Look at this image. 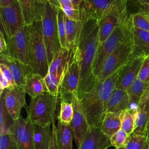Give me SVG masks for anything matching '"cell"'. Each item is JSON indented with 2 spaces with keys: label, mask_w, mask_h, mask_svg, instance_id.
Returning a JSON list of instances; mask_svg holds the SVG:
<instances>
[{
  "label": "cell",
  "mask_w": 149,
  "mask_h": 149,
  "mask_svg": "<svg viewBox=\"0 0 149 149\" xmlns=\"http://www.w3.org/2000/svg\"><path fill=\"white\" fill-rule=\"evenodd\" d=\"M132 58L149 55V32L132 25Z\"/></svg>",
  "instance_id": "ffe728a7"
},
{
  "label": "cell",
  "mask_w": 149,
  "mask_h": 149,
  "mask_svg": "<svg viewBox=\"0 0 149 149\" xmlns=\"http://www.w3.org/2000/svg\"><path fill=\"white\" fill-rule=\"evenodd\" d=\"M146 136L147 137V139L148 141H149V122H148V125H147V129H146Z\"/></svg>",
  "instance_id": "681fc988"
},
{
  "label": "cell",
  "mask_w": 149,
  "mask_h": 149,
  "mask_svg": "<svg viewBox=\"0 0 149 149\" xmlns=\"http://www.w3.org/2000/svg\"><path fill=\"white\" fill-rule=\"evenodd\" d=\"M70 102L73 108V116L70 126L74 134L77 148L79 149L88 132L90 125L86 118L80 100L79 99L76 93L72 95Z\"/></svg>",
  "instance_id": "7c38bea8"
},
{
  "label": "cell",
  "mask_w": 149,
  "mask_h": 149,
  "mask_svg": "<svg viewBox=\"0 0 149 149\" xmlns=\"http://www.w3.org/2000/svg\"><path fill=\"white\" fill-rule=\"evenodd\" d=\"M120 69L104 81L96 82L92 89L80 100L90 126L100 127Z\"/></svg>",
  "instance_id": "7a4b0ae2"
},
{
  "label": "cell",
  "mask_w": 149,
  "mask_h": 149,
  "mask_svg": "<svg viewBox=\"0 0 149 149\" xmlns=\"http://www.w3.org/2000/svg\"><path fill=\"white\" fill-rule=\"evenodd\" d=\"M7 49L5 53L23 63L30 62V41L28 26L24 25L13 36L6 38Z\"/></svg>",
  "instance_id": "30bf717a"
},
{
  "label": "cell",
  "mask_w": 149,
  "mask_h": 149,
  "mask_svg": "<svg viewBox=\"0 0 149 149\" xmlns=\"http://www.w3.org/2000/svg\"><path fill=\"white\" fill-rule=\"evenodd\" d=\"M132 30L131 15L128 13L110 36L103 42L99 44L93 65V72L96 79L108 56L121 44L131 38Z\"/></svg>",
  "instance_id": "3957f363"
},
{
  "label": "cell",
  "mask_w": 149,
  "mask_h": 149,
  "mask_svg": "<svg viewBox=\"0 0 149 149\" xmlns=\"http://www.w3.org/2000/svg\"><path fill=\"white\" fill-rule=\"evenodd\" d=\"M139 8L140 11H142L149 17V4L141 3H134Z\"/></svg>",
  "instance_id": "f6af8a7d"
},
{
  "label": "cell",
  "mask_w": 149,
  "mask_h": 149,
  "mask_svg": "<svg viewBox=\"0 0 149 149\" xmlns=\"http://www.w3.org/2000/svg\"><path fill=\"white\" fill-rule=\"evenodd\" d=\"M44 79L47 87L48 93L52 95L58 97L59 87L62 81L61 79L56 74L49 72H48Z\"/></svg>",
  "instance_id": "836d02e7"
},
{
  "label": "cell",
  "mask_w": 149,
  "mask_h": 149,
  "mask_svg": "<svg viewBox=\"0 0 149 149\" xmlns=\"http://www.w3.org/2000/svg\"><path fill=\"white\" fill-rule=\"evenodd\" d=\"M0 63L9 68L13 74L17 87L24 90L26 76L29 73L32 72L30 66L23 63L5 52L0 53Z\"/></svg>",
  "instance_id": "2e32d148"
},
{
  "label": "cell",
  "mask_w": 149,
  "mask_h": 149,
  "mask_svg": "<svg viewBox=\"0 0 149 149\" xmlns=\"http://www.w3.org/2000/svg\"><path fill=\"white\" fill-rule=\"evenodd\" d=\"M128 0H118L106 14L98 21L99 44L103 42L129 13Z\"/></svg>",
  "instance_id": "9c48e42d"
},
{
  "label": "cell",
  "mask_w": 149,
  "mask_h": 149,
  "mask_svg": "<svg viewBox=\"0 0 149 149\" xmlns=\"http://www.w3.org/2000/svg\"><path fill=\"white\" fill-rule=\"evenodd\" d=\"M5 105L14 120L19 118L23 107H26L25 100L26 92L19 87L4 90Z\"/></svg>",
  "instance_id": "9a60e30c"
},
{
  "label": "cell",
  "mask_w": 149,
  "mask_h": 149,
  "mask_svg": "<svg viewBox=\"0 0 149 149\" xmlns=\"http://www.w3.org/2000/svg\"><path fill=\"white\" fill-rule=\"evenodd\" d=\"M10 88V85L6 77L0 73V94L2 93L4 90Z\"/></svg>",
  "instance_id": "7bdbcfd3"
},
{
  "label": "cell",
  "mask_w": 149,
  "mask_h": 149,
  "mask_svg": "<svg viewBox=\"0 0 149 149\" xmlns=\"http://www.w3.org/2000/svg\"><path fill=\"white\" fill-rule=\"evenodd\" d=\"M71 52L72 50L60 47L55 52L51 63L49 65L48 72L56 74L62 80Z\"/></svg>",
  "instance_id": "44dd1931"
},
{
  "label": "cell",
  "mask_w": 149,
  "mask_h": 149,
  "mask_svg": "<svg viewBox=\"0 0 149 149\" xmlns=\"http://www.w3.org/2000/svg\"><path fill=\"white\" fill-rule=\"evenodd\" d=\"M129 136L124 130L120 129L110 138L111 146L114 147L115 148L125 147Z\"/></svg>",
  "instance_id": "8d00e7d4"
},
{
  "label": "cell",
  "mask_w": 149,
  "mask_h": 149,
  "mask_svg": "<svg viewBox=\"0 0 149 149\" xmlns=\"http://www.w3.org/2000/svg\"><path fill=\"white\" fill-rule=\"evenodd\" d=\"M145 58L144 56H139L131 58L127 61L119 71L115 88L127 90L132 83L138 77Z\"/></svg>",
  "instance_id": "4fadbf2b"
},
{
  "label": "cell",
  "mask_w": 149,
  "mask_h": 149,
  "mask_svg": "<svg viewBox=\"0 0 149 149\" xmlns=\"http://www.w3.org/2000/svg\"><path fill=\"white\" fill-rule=\"evenodd\" d=\"M65 16L69 19L74 21H81V10L73 7V6H61L60 7Z\"/></svg>",
  "instance_id": "f35d334b"
},
{
  "label": "cell",
  "mask_w": 149,
  "mask_h": 149,
  "mask_svg": "<svg viewBox=\"0 0 149 149\" xmlns=\"http://www.w3.org/2000/svg\"><path fill=\"white\" fill-rule=\"evenodd\" d=\"M134 3H146L149 4V0H131Z\"/></svg>",
  "instance_id": "c3c4849f"
},
{
  "label": "cell",
  "mask_w": 149,
  "mask_h": 149,
  "mask_svg": "<svg viewBox=\"0 0 149 149\" xmlns=\"http://www.w3.org/2000/svg\"><path fill=\"white\" fill-rule=\"evenodd\" d=\"M57 9V24L58 37L61 47L66 48V30L65 24V13L60 8Z\"/></svg>",
  "instance_id": "e575fe53"
},
{
  "label": "cell",
  "mask_w": 149,
  "mask_h": 149,
  "mask_svg": "<svg viewBox=\"0 0 149 149\" xmlns=\"http://www.w3.org/2000/svg\"><path fill=\"white\" fill-rule=\"evenodd\" d=\"M118 0H83L80 5L82 15L99 21Z\"/></svg>",
  "instance_id": "ac0fdd59"
},
{
  "label": "cell",
  "mask_w": 149,
  "mask_h": 149,
  "mask_svg": "<svg viewBox=\"0 0 149 149\" xmlns=\"http://www.w3.org/2000/svg\"><path fill=\"white\" fill-rule=\"evenodd\" d=\"M111 146L110 139L101 132L100 127L90 126L79 149H108Z\"/></svg>",
  "instance_id": "d6986e66"
},
{
  "label": "cell",
  "mask_w": 149,
  "mask_h": 149,
  "mask_svg": "<svg viewBox=\"0 0 149 149\" xmlns=\"http://www.w3.org/2000/svg\"><path fill=\"white\" fill-rule=\"evenodd\" d=\"M73 116V108L70 102L61 101L58 120L67 125H70Z\"/></svg>",
  "instance_id": "1f68e13d"
},
{
  "label": "cell",
  "mask_w": 149,
  "mask_h": 149,
  "mask_svg": "<svg viewBox=\"0 0 149 149\" xmlns=\"http://www.w3.org/2000/svg\"><path fill=\"white\" fill-rule=\"evenodd\" d=\"M115 149H126L125 147H121V148H115Z\"/></svg>",
  "instance_id": "816d5d0a"
},
{
  "label": "cell",
  "mask_w": 149,
  "mask_h": 149,
  "mask_svg": "<svg viewBox=\"0 0 149 149\" xmlns=\"http://www.w3.org/2000/svg\"><path fill=\"white\" fill-rule=\"evenodd\" d=\"M24 91L30 98L36 97L44 93H48L44 77L33 72H30L26 76Z\"/></svg>",
  "instance_id": "7402d4cb"
},
{
  "label": "cell",
  "mask_w": 149,
  "mask_h": 149,
  "mask_svg": "<svg viewBox=\"0 0 149 149\" xmlns=\"http://www.w3.org/2000/svg\"><path fill=\"white\" fill-rule=\"evenodd\" d=\"M148 149H149V147H148Z\"/></svg>",
  "instance_id": "f5cc1de1"
},
{
  "label": "cell",
  "mask_w": 149,
  "mask_h": 149,
  "mask_svg": "<svg viewBox=\"0 0 149 149\" xmlns=\"http://www.w3.org/2000/svg\"><path fill=\"white\" fill-rule=\"evenodd\" d=\"M36 2L41 5H44L47 2H48L49 0H36Z\"/></svg>",
  "instance_id": "f907efd6"
},
{
  "label": "cell",
  "mask_w": 149,
  "mask_h": 149,
  "mask_svg": "<svg viewBox=\"0 0 149 149\" xmlns=\"http://www.w3.org/2000/svg\"><path fill=\"white\" fill-rule=\"evenodd\" d=\"M59 101L58 97L49 93H44L36 97L30 98L26 106L27 116L33 124L41 126L51 125L55 120V114Z\"/></svg>",
  "instance_id": "5b68a950"
},
{
  "label": "cell",
  "mask_w": 149,
  "mask_h": 149,
  "mask_svg": "<svg viewBox=\"0 0 149 149\" xmlns=\"http://www.w3.org/2000/svg\"><path fill=\"white\" fill-rule=\"evenodd\" d=\"M25 25L31 24L37 17L42 15L44 5L38 3L36 0H17Z\"/></svg>",
  "instance_id": "603a6c76"
},
{
  "label": "cell",
  "mask_w": 149,
  "mask_h": 149,
  "mask_svg": "<svg viewBox=\"0 0 149 149\" xmlns=\"http://www.w3.org/2000/svg\"><path fill=\"white\" fill-rule=\"evenodd\" d=\"M56 126L55 120H54L51 125V136L49 149H58L56 138Z\"/></svg>",
  "instance_id": "b9f144b4"
},
{
  "label": "cell",
  "mask_w": 149,
  "mask_h": 149,
  "mask_svg": "<svg viewBox=\"0 0 149 149\" xmlns=\"http://www.w3.org/2000/svg\"><path fill=\"white\" fill-rule=\"evenodd\" d=\"M72 5L76 9H80V5L83 0H69Z\"/></svg>",
  "instance_id": "7dc6e473"
},
{
  "label": "cell",
  "mask_w": 149,
  "mask_h": 149,
  "mask_svg": "<svg viewBox=\"0 0 149 149\" xmlns=\"http://www.w3.org/2000/svg\"><path fill=\"white\" fill-rule=\"evenodd\" d=\"M120 113L106 112L104 116L100 129L109 139L121 129Z\"/></svg>",
  "instance_id": "83f0119b"
},
{
  "label": "cell",
  "mask_w": 149,
  "mask_h": 149,
  "mask_svg": "<svg viewBox=\"0 0 149 149\" xmlns=\"http://www.w3.org/2000/svg\"><path fill=\"white\" fill-rule=\"evenodd\" d=\"M80 77V66L78 54L75 49L72 50L71 55L64 73L59 90L61 101L70 102L71 96L77 93Z\"/></svg>",
  "instance_id": "52a82bcc"
},
{
  "label": "cell",
  "mask_w": 149,
  "mask_h": 149,
  "mask_svg": "<svg viewBox=\"0 0 149 149\" xmlns=\"http://www.w3.org/2000/svg\"><path fill=\"white\" fill-rule=\"evenodd\" d=\"M149 122V84L139 102L134 114V129L133 133L146 136Z\"/></svg>",
  "instance_id": "e0dca14e"
},
{
  "label": "cell",
  "mask_w": 149,
  "mask_h": 149,
  "mask_svg": "<svg viewBox=\"0 0 149 149\" xmlns=\"http://www.w3.org/2000/svg\"><path fill=\"white\" fill-rule=\"evenodd\" d=\"M1 30L6 38L15 35L25 25L18 2L9 6L0 7Z\"/></svg>",
  "instance_id": "8fae6325"
},
{
  "label": "cell",
  "mask_w": 149,
  "mask_h": 149,
  "mask_svg": "<svg viewBox=\"0 0 149 149\" xmlns=\"http://www.w3.org/2000/svg\"><path fill=\"white\" fill-rule=\"evenodd\" d=\"M148 84L145 83L138 77L132 83L126 91L129 97V105L127 110L135 114L139 102Z\"/></svg>",
  "instance_id": "d4e9b609"
},
{
  "label": "cell",
  "mask_w": 149,
  "mask_h": 149,
  "mask_svg": "<svg viewBox=\"0 0 149 149\" xmlns=\"http://www.w3.org/2000/svg\"><path fill=\"white\" fill-rule=\"evenodd\" d=\"M7 49L6 40L5 38V34L1 29L0 31V53L6 52Z\"/></svg>",
  "instance_id": "ee69618b"
},
{
  "label": "cell",
  "mask_w": 149,
  "mask_h": 149,
  "mask_svg": "<svg viewBox=\"0 0 149 149\" xmlns=\"http://www.w3.org/2000/svg\"><path fill=\"white\" fill-rule=\"evenodd\" d=\"M129 97L126 90L115 88L108 101L106 112L122 113L128 109Z\"/></svg>",
  "instance_id": "cb8c5ba5"
},
{
  "label": "cell",
  "mask_w": 149,
  "mask_h": 149,
  "mask_svg": "<svg viewBox=\"0 0 149 149\" xmlns=\"http://www.w3.org/2000/svg\"><path fill=\"white\" fill-rule=\"evenodd\" d=\"M149 141L144 135L131 133L125 146L126 149H148Z\"/></svg>",
  "instance_id": "4dcf8cb0"
},
{
  "label": "cell",
  "mask_w": 149,
  "mask_h": 149,
  "mask_svg": "<svg viewBox=\"0 0 149 149\" xmlns=\"http://www.w3.org/2000/svg\"><path fill=\"white\" fill-rule=\"evenodd\" d=\"M30 41V67L32 72L44 77L48 73L49 63L42 31L41 16L37 17L28 26Z\"/></svg>",
  "instance_id": "277c9868"
},
{
  "label": "cell",
  "mask_w": 149,
  "mask_h": 149,
  "mask_svg": "<svg viewBox=\"0 0 149 149\" xmlns=\"http://www.w3.org/2000/svg\"><path fill=\"white\" fill-rule=\"evenodd\" d=\"M138 78L145 83L149 84V55L146 56L143 62Z\"/></svg>",
  "instance_id": "ab89813d"
},
{
  "label": "cell",
  "mask_w": 149,
  "mask_h": 149,
  "mask_svg": "<svg viewBox=\"0 0 149 149\" xmlns=\"http://www.w3.org/2000/svg\"><path fill=\"white\" fill-rule=\"evenodd\" d=\"M120 117L121 129L124 130L128 135H130L134 129V114L127 109L120 113Z\"/></svg>",
  "instance_id": "d6a6232c"
},
{
  "label": "cell",
  "mask_w": 149,
  "mask_h": 149,
  "mask_svg": "<svg viewBox=\"0 0 149 149\" xmlns=\"http://www.w3.org/2000/svg\"><path fill=\"white\" fill-rule=\"evenodd\" d=\"M0 73H2L8 80L10 85V88H15L17 87L10 70L7 66L2 63H0Z\"/></svg>",
  "instance_id": "60d3db41"
},
{
  "label": "cell",
  "mask_w": 149,
  "mask_h": 149,
  "mask_svg": "<svg viewBox=\"0 0 149 149\" xmlns=\"http://www.w3.org/2000/svg\"><path fill=\"white\" fill-rule=\"evenodd\" d=\"M65 24L66 30V48L73 50L77 46L80 34L82 20L74 21L69 19L65 15Z\"/></svg>",
  "instance_id": "484cf974"
},
{
  "label": "cell",
  "mask_w": 149,
  "mask_h": 149,
  "mask_svg": "<svg viewBox=\"0 0 149 149\" xmlns=\"http://www.w3.org/2000/svg\"><path fill=\"white\" fill-rule=\"evenodd\" d=\"M14 122L6 107L3 91L0 94V134L13 133Z\"/></svg>",
  "instance_id": "f546056e"
},
{
  "label": "cell",
  "mask_w": 149,
  "mask_h": 149,
  "mask_svg": "<svg viewBox=\"0 0 149 149\" xmlns=\"http://www.w3.org/2000/svg\"><path fill=\"white\" fill-rule=\"evenodd\" d=\"M131 58H132V37L121 44L108 56L97 76V82L104 81L120 69Z\"/></svg>",
  "instance_id": "ba28073f"
},
{
  "label": "cell",
  "mask_w": 149,
  "mask_h": 149,
  "mask_svg": "<svg viewBox=\"0 0 149 149\" xmlns=\"http://www.w3.org/2000/svg\"><path fill=\"white\" fill-rule=\"evenodd\" d=\"M16 2L17 0H0V7L8 6Z\"/></svg>",
  "instance_id": "bcb514c9"
},
{
  "label": "cell",
  "mask_w": 149,
  "mask_h": 149,
  "mask_svg": "<svg viewBox=\"0 0 149 149\" xmlns=\"http://www.w3.org/2000/svg\"><path fill=\"white\" fill-rule=\"evenodd\" d=\"M132 23L133 27L149 32V17L142 11L131 14Z\"/></svg>",
  "instance_id": "d590c367"
},
{
  "label": "cell",
  "mask_w": 149,
  "mask_h": 149,
  "mask_svg": "<svg viewBox=\"0 0 149 149\" xmlns=\"http://www.w3.org/2000/svg\"><path fill=\"white\" fill-rule=\"evenodd\" d=\"M13 132L16 137L17 149H35L33 140L34 124L29 119H24L20 116L15 120Z\"/></svg>",
  "instance_id": "5bb4252c"
},
{
  "label": "cell",
  "mask_w": 149,
  "mask_h": 149,
  "mask_svg": "<svg viewBox=\"0 0 149 149\" xmlns=\"http://www.w3.org/2000/svg\"><path fill=\"white\" fill-rule=\"evenodd\" d=\"M51 125L41 126L34 124L33 140L35 149H49L51 136Z\"/></svg>",
  "instance_id": "f1b7e54d"
},
{
  "label": "cell",
  "mask_w": 149,
  "mask_h": 149,
  "mask_svg": "<svg viewBox=\"0 0 149 149\" xmlns=\"http://www.w3.org/2000/svg\"><path fill=\"white\" fill-rule=\"evenodd\" d=\"M82 27L75 49L78 54L80 77L77 90L79 100L94 87L97 82L93 65L99 45V26L94 18L81 15Z\"/></svg>",
  "instance_id": "6da1fadb"
},
{
  "label": "cell",
  "mask_w": 149,
  "mask_h": 149,
  "mask_svg": "<svg viewBox=\"0 0 149 149\" xmlns=\"http://www.w3.org/2000/svg\"><path fill=\"white\" fill-rule=\"evenodd\" d=\"M74 134L70 125L65 124L58 120L56 126V138L58 149H72Z\"/></svg>",
  "instance_id": "4316f807"
},
{
  "label": "cell",
  "mask_w": 149,
  "mask_h": 149,
  "mask_svg": "<svg viewBox=\"0 0 149 149\" xmlns=\"http://www.w3.org/2000/svg\"><path fill=\"white\" fill-rule=\"evenodd\" d=\"M42 31L49 65L61 47L57 24V9L49 2L44 6L41 15Z\"/></svg>",
  "instance_id": "8992f818"
},
{
  "label": "cell",
  "mask_w": 149,
  "mask_h": 149,
  "mask_svg": "<svg viewBox=\"0 0 149 149\" xmlns=\"http://www.w3.org/2000/svg\"><path fill=\"white\" fill-rule=\"evenodd\" d=\"M0 149H17L14 133L0 134Z\"/></svg>",
  "instance_id": "74e56055"
}]
</instances>
